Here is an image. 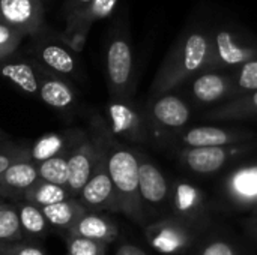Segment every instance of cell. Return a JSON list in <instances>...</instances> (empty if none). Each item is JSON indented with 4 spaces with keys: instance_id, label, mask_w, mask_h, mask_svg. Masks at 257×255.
Returning <instances> with one entry per match:
<instances>
[{
    "instance_id": "26",
    "label": "cell",
    "mask_w": 257,
    "mask_h": 255,
    "mask_svg": "<svg viewBox=\"0 0 257 255\" xmlns=\"http://www.w3.org/2000/svg\"><path fill=\"white\" fill-rule=\"evenodd\" d=\"M23 161H30V146L11 141L0 144V174Z\"/></svg>"
},
{
    "instance_id": "9",
    "label": "cell",
    "mask_w": 257,
    "mask_h": 255,
    "mask_svg": "<svg viewBox=\"0 0 257 255\" xmlns=\"http://www.w3.org/2000/svg\"><path fill=\"white\" fill-rule=\"evenodd\" d=\"M42 21V9L36 0H0V23L27 35Z\"/></svg>"
},
{
    "instance_id": "35",
    "label": "cell",
    "mask_w": 257,
    "mask_h": 255,
    "mask_svg": "<svg viewBox=\"0 0 257 255\" xmlns=\"http://www.w3.org/2000/svg\"><path fill=\"white\" fill-rule=\"evenodd\" d=\"M114 255H148L140 246L137 245H133V243H120L119 248L116 249V254Z\"/></svg>"
},
{
    "instance_id": "32",
    "label": "cell",
    "mask_w": 257,
    "mask_h": 255,
    "mask_svg": "<svg viewBox=\"0 0 257 255\" xmlns=\"http://www.w3.org/2000/svg\"><path fill=\"white\" fill-rule=\"evenodd\" d=\"M0 255H47L39 246L27 243L23 240L18 242H0Z\"/></svg>"
},
{
    "instance_id": "17",
    "label": "cell",
    "mask_w": 257,
    "mask_h": 255,
    "mask_svg": "<svg viewBox=\"0 0 257 255\" xmlns=\"http://www.w3.org/2000/svg\"><path fill=\"white\" fill-rule=\"evenodd\" d=\"M47 222L50 227L59 228L63 233H68L75 227V224L87 213L84 206L78 201V198H68L62 203L41 207Z\"/></svg>"
},
{
    "instance_id": "16",
    "label": "cell",
    "mask_w": 257,
    "mask_h": 255,
    "mask_svg": "<svg viewBox=\"0 0 257 255\" xmlns=\"http://www.w3.org/2000/svg\"><path fill=\"white\" fill-rule=\"evenodd\" d=\"M63 234H74L108 245L116 240L117 227L108 215H104L102 212H87L72 230Z\"/></svg>"
},
{
    "instance_id": "34",
    "label": "cell",
    "mask_w": 257,
    "mask_h": 255,
    "mask_svg": "<svg viewBox=\"0 0 257 255\" xmlns=\"http://www.w3.org/2000/svg\"><path fill=\"white\" fill-rule=\"evenodd\" d=\"M203 255H233L232 248L224 243V242H215V243H211L205 251Z\"/></svg>"
},
{
    "instance_id": "12",
    "label": "cell",
    "mask_w": 257,
    "mask_h": 255,
    "mask_svg": "<svg viewBox=\"0 0 257 255\" xmlns=\"http://www.w3.org/2000/svg\"><path fill=\"white\" fill-rule=\"evenodd\" d=\"M35 63L57 77H77L78 62L71 50L62 44L45 42L33 51Z\"/></svg>"
},
{
    "instance_id": "20",
    "label": "cell",
    "mask_w": 257,
    "mask_h": 255,
    "mask_svg": "<svg viewBox=\"0 0 257 255\" xmlns=\"http://www.w3.org/2000/svg\"><path fill=\"white\" fill-rule=\"evenodd\" d=\"M14 204H15V209L18 213L23 234H27L30 237H44L48 233L50 225H48L41 207H38L32 203H27V201H17Z\"/></svg>"
},
{
    "instance_id": "36",
    "label": "cell",
    "mask_w": 257,
    "mask_h": 255,
    "mask_svg": "<svg viewBox=\"0 0 257 255\" xmlns=\"http://www.w3.org/2000/svg\"><path fill=\"white\" fill-rule=\"evenodd\" d=\"M6 141H9V135H8L3 129H0V144H3V143H6Z\"/></svg>"
},
{
    "instance_id": "3",
    "label": "cell",
    "mask_w": 257,
    "mask_h": 255,
    "mask_svg": "<svg viewBox=\"0 0 257 255\" xmlns=\"http://www.w3.org/2000/svg\"><path fill=\"white\" fill-rule=\"evenodd\" d=\"M253 59H257L256 36L233 21L214 24L209 69L239 68Z\"/></svg>"
},
{
    "instance_id": "24",
    "label": "cell",
    "mask_w": 257,
    "mask_h": 255,
    "mask_svg": "<svg viewBox=\"0 0 257 255\" xmlns=\"http://www.w3.org/2000/svg\"><path fill=\"white\" fill-rule=\"evenodd\" d=\"M39 179L53 185L65 186L68 183V155H60L36 164Z\"/></svg>"
},
{
    "instance_id": "25",
    "label": "cell",
    "mask_w": 257,
    "mask_h": 255,
    "mask_svg": "<svg viewBox=\"0 0 257 255\" xmlns=\"http://www.w3.org/2000/svg\"><path fill=\"white\" fill-rule=\"evenodd\" d=\"M23 240V231L15 204L0 201V242Z\"/></svg>"
},
{
    "instance_id": "2",
    "label": "cell",
    "mask_w": 257,
    "mask_h": 255,
    "mask_svg": "<svg viewBox=\"0 0 257 255\" xmlns=\"http://www.w3.org/2000/svg\"><path fill=\"white\" fill-rule=\"evenodd\" d=\"M214 24L194 18L179 35L152 86L155 95H164L197 72L209 69Z\"/></svg>"
},
{
    "instance_id": "23",
    "label": "cell",
    "mask_w": 257,
    "mask_h": 255,
    "mask_svg": "<svg viewBox=\"0 0 257 255\" xmlns=\"http://www.w3.org/2000/svg\"><path fill=\"white\" fill-rule=\"evenodd\" d=\"M184 141L191 147H217L229 141V135L218 128L202 126L188 131L184 137Z\"/></svg>"
},
{
    "instance_id": "19",
    "label": "cell",
    "mask_w": 257,
    "mask_h": 255,
    "mask_svg": "<svg viewBox=\"0 0 257 255\" xmlns=\"http://www.w3.org/2000/svg\"><path fill=\"white\" fill-rule=\"evenodd\" d=\"M226 150L220 146L217 147H194L187 155V164L196 173H214L223 167L226 162Z\"/></svg>"
},
{
    "instance_id": "18",
    "label": "cell",
    "mask_w": 257,
    "mask_h": 255,
    "mask_svg": "<svg viewBox=\"0 0 257 255\" xmlns=\"http://www.w3.org/2000/svg\"><path fill=\"white\" fill-rule=\"evenodd\" d=\"M191 89L197 101L215 102L232 89V80L224 74L206 71L194 78Z\"/></svg>"
},
{
    "instance_id": "33",
    "label": "cell",
    "mask_w": 257,
    "mask_h": 255,
    "mask_svg": "<svg viewBox=\"0 0 257 255\" xmlns=\"http://www.w3.org/2000/svg\"><path fill=\"white\" fill-rule=\"evenodd\" d=\"M193 198H194V192L190 186H179L178 188V194H176V206L181 210H187L188 207L193 206Z\"/></svg>"
},
{
    "instance_id": "39",
    "label": "cell",
    "mask_w": 257,
    "mask_h": 255,
    "mask_svg": "<svg viewBox=\"0 0 257 255\" xmlns=\"http://www.w3.org/2000/svg\"><path fill=\"white\" fill-rule=\"evenodd\" d=\"M0 201H2V198H0Z\"/></svg>"
},
{
    "instance_id": "31",
    "label": "cell",
    "mask_w": 257,
    "mask_h": 255,
    "mask_svg": "<svg viewBox=\"0 0 257 255\" xmlns=\"http://www.w3.org/2000/svg\"><path fill=\"white\" fill-rule=\"evenodd\" d=\"M235 84L239 90L256 92L257 90V59L241 65L235 75Z\"/></svg>"
},
{
    "instance_id": "8",
    "label": "cell",
    "mask_w": 257,
    "mask_h": 255,
    "mask_svg": "<svg viewBox=\"0 0 257 255\" xmlns=\"http://www.w3.org/2000/svg\"><path fill=\"white\" fill-rule=\"evenodd\" d=\"M139 161V191L143 209L145 206L155 210L167 200L169 186L163 173L146 156L137 153Z\"/></svg>"
},
{
    "instance_id": "38",
    "label": "cell",
    "mask_w": 257,
    "mask_h": 255,
    "mask_svg": "<svg viewBox=\"0 0 257 255\" xmlns=\"http://www.w3.org/2000/svg\"><path fill=\"white\" fill-rule=\"evenodd\" d=\"M78 3H81V5H89L90 2H93V0H77Z\"/></svg>"
},
{
    "instance_id": "37",
    "label": "cell",
    "mask_w": 257,
    "mask_h": 255,
    "mask_svg": "<svg viewBox=\"0 0 257 255\" xmlns=\"http://www.w3.org/2000/svg\"><path fill=\"white\" fill-rule=\"evenodd\" d=\"M250 102L253 104V107H254V108H257V90L254 92V93H253V95H251V98H250Z\"/></svg>"
},
{
    "instance_id": "30",
    "label": "cell",
    "mask_w": 257,
    "mask_h": 255,
    "mask_svg": "<svg viewBox=\"0 0 257 255\" xmlns=\"http://www.w3.org/2000/svg\"><path fill=\"white\" fill-rule=\"evenodd\" d=\"M24 36L20 30L0 23V62L12 56Z\"/></svg>"
},
{
    "instance_id": "6",
    "label": "cell",
    "mask_w": 257,
    "mask_h": 255,
    "mask_svg": "<svg viewBox=\"0 0 257 255\" xmlns=\"http://www.w3.org/2000/svg\"><path fill=\"white\" fill-rule=\"evenodd\" d=\"M133 66V51L128 41L113 39L107 50V80L111 99H130Z\"/></svg>"
},
{
    "instance_id": "13",
    "label": "cell",
    "mask_w": 257,
    "mask_h": 255,
    "mask_svg": "<svg viewBox=\"0 0 257 255\" xmlns=\"http://www.w3.org/2000/svg\"><path fill=\"white\" fill-rule=\"evenodd\" d=\"M38 98L47 107L53 108L60 114L74 113L78 102L74 87L62 77L48 74L47 71H44L42 74Z\"/></svg>"
},
{
    "instance_id": "22",
    "label": "cell",
    "mask_w": 257,
    "mask_h": 255,
    "mask_svg": "<svg viewBox=\"0 0 257 255\" xmlns=\"http://www.w3.org/2000/svg\"><path fill=\"white\" fill-rule=\"evenodd\" d=\"M148 239L157 251L164 252V254L175 252L184 243L179 228L167 222H161V224H155L149 227Z\"/></svg>"
},
{
    "instance_id": "11",
    "label": "cell",
    "mask_w": 257,
    "mask_h": 255,
    "mask_svg": "<svg viewBox=\"0 0 257 255\" xmlns=\"http://www.w3.org/2000/svg\"><path fill=\"white\" fill-rule=\"evenodd\" d=\"M39 180L38 167L32 161L14 164L0 174V198L23 201L29 189Z\"/></svg>"
},
{
    "instance_id": "15",
    "label": "cell",
    "mask_w": 257,
    "mask_h": 255,
    "mask_svg": "<svg viewBox=\"0 0 257 255\" xmlns=\"http://www.w3.org/2000/svg\"><path fill=\"white\" fill-rule=\"evenodd\" d=\"M80 129H69L65 132H47L30 144V161L33 164L44 162L47 159L68 155L72 149Z\"/></svg>"
},
{
    "instance_id": "28",
    "label": "cell",
    "mask_w": 257,
    "mask_h": 255,
    "mask_svg": "<svg viewBox=\"0 0 257 255\" xmlns=\"http://www.w3.org/2000/svg\"><path fill=\"white\" fill-rule=\"evenodd\" d=\"M116 3H117V0H93V2H90L87 5V8L84 9V12L78 15L80 33H84L83 30H86L92 21L101 20V18L110 15L111 11L114 9Z\"/></svg>"
},
{
    "instance_id": "5",
    "label": "cell",
    "mask_w": 257,
    "mask_h": 255,
    "mask_svg": "<svg viewBox=\"0 0 257 255\" xmlns=\"http://www.w3.org/2000/svg\"><path fill=\"white\" fill-rule=\"evenodd\" d=\"M93 144L96 147V164L90 174V179L77 198L87 212H119L117 198L108 174V165L104 150L96 143Z\"/></svg>"
},
{
    "instance_id": "4",
    "label": "cell",
    "mask_w": 257,
    "mask_h": 255,
    "mask_svg": "<svg viewBox=\"0 0 257 255\" xmlns=\"http://www.w3.org/2000/svg\"><path fill=\"white\" fill-rule=\"evenodd\" d=\"M105 122L110 132L131 143H145L149 138L148 114L130 99H111L105 105Z\"/></svg>"
},
{
    "instance_id": "14",
    "label": "cell",
    "mask_w": 257,
    "mask_h": 255,
    "mask_svg": "<svg viewBox=\"0 0 257 255\" xmlns=\"http://www.w3.org/2000/svg\"><path fill=\"white\" fill-rule=\"evenodd\" d=\"M146 114L149 123L164 128H181L190 119V110L187 104L176 95L157 96Z\"/></svg>"
},
{
    "instance_id": "10",
    "label": "cell",
    "mask_w": 257,
    "mask_h": 255,
    "mask_svg": "<svg viewBox=\"0 0 257 255\" xmlns=\"http://www.w3.org/2000/svg\"><path fill=\"white\" fill-rule=\"evenodd\" d=\"M42 74L44 69L27 59H12L11 56L0 62V75L29 96L38 98Z\"/></svg>"
},
{
    "instance_id": "21",
    "label": "cell",
    "mask_w": 257,
    "mask_h": 255,
    "mask_svg": "<svg viewBox=\"0 0 257 255\" xmlns=\"http://www.w3.org/2000/svg\"><path fill=\"white\" fill-rule=\"evenodd\" d=\"M71 198L68 189L65 186H59V185H53L44 180H38L26 194L23 201L32 203L38 207H47V206H53L57 203H62L65 200Z\"/></svg>"
},
{
    "instance_id": "1",
    "label": "cell",
    "mask_w": 257,
    "mask_h": 255,
    "mask_svg": "<svg viewBox=\"0 0 257 255\" xmlns=\"http://www.w3.org/2000/svg\"><path fill=\"white\" fill-rule=\"evenodd\" d=\"M89 137L104 150L119 212L126 215L130 219L143 224L145 209L139 191L137 153L122 144L110 132L105 119L96 113L89 116Z\"/></svg>"
},
{
    "instance_id": "27",
    "label": "cell",
    "mask_w": 257,
    "mask_h": 255,
    "mask_svg": "<svg viewBox=\"0 0 257 255\" xmlns=\"http://www.w3.org/2000/svg\"><path fill=\"white\" fill-rule=\"evenodd\" d=\"M66 255H105L107 245L74 234H65Z\"/></svg>"
},
{
    "instance_id": "29",
    "label": "cell",
    "mask_w": 257,
    "mask_h": 255,
    "mask_svg": "<svg viewBox=\"0 0 257 255\" xmlns=\"http://www.w3.org/2000/svg\"><path fill=\"white\" fill-rule=\"evenodd\" d=\"M233 191L244 198H257V168H245L235 174Z\"/></svg>"
},
{
    "instance_id": "7",
    "label": "cell",
    "mask_w": 257,
    "mask_h": 255,
    "mask_svg": "<svg viewBox=\"0 0 257 255\" xmlns=\"http://www.w3.org/2000/svg\"><path fill=\"white\" fill-rule=\"evenodd\" d=\"M96 164V147L89 134L80 131L78 137L68 153V183L66 189L71 198H77Z\"/></svg>"
}]
</instances>
